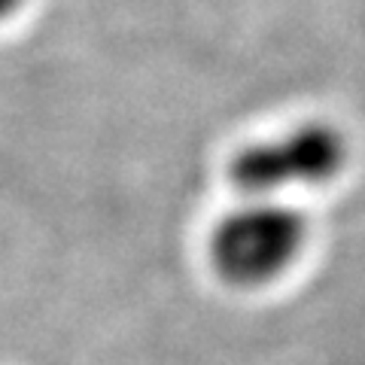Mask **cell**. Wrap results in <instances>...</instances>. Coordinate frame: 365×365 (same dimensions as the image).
<instances>
[{
  "instance_id": "cell-1",
  "label": "cell",
  "mask_w": 365,
  "mask_h": 365,
  "mask_svg": "<svg viewBox=\"0 0 365 365\" xmlns=\"http://www.w3.org/2000/svg\"><path fill=\"white\" fill-rule=\"evenodd\" d=\"M307 247V220L277 198H253L225 213L207 237L216 277L237 289H259L280 280Z\"/></svg>"
},
{
  "instance_id": "cell-2",
  "label": "cell",
  "mask_w": 365,
  "mask_h": 365,
  "mask_svg": "<svg viewBox=\"0 0 365 365\" xmlns=\"http://www.w3.org/2000/svg\"><path fill=\"white\" fill-rule=\"evenodd\" d=\"M350 162L347 134L329 122H304L237 150L228 180L247 198H277L289 189L326 186Z\"/></svg>"
},
{
  "instance_id": "cell-3",
  "label": "cell",
  "mask_w": 365,
  "mask_h": 365,
  "mask_svg": "<svg viewBox=\"0 0 365 365\" xmlns=\"http://www.w3.org/2000/svg\"><path fill=\"white\" fill-rule=\"evenodd\" d=\"M25 4H28V0H0V25L13 19Z\"/></svg>"
}]
</instances>
